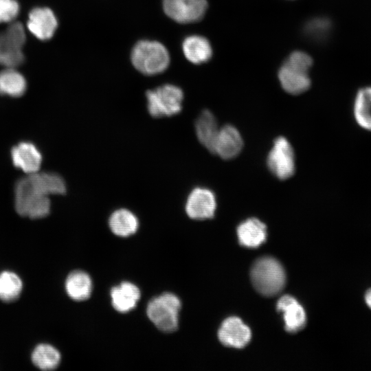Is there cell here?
<instances>
[{
  "label": "cell",
  "instance_id": "52a82bcc",
  "mask_svg": "<svg viewBox=\"0 0 371 371\" xmlns=\"http://www.w3.org/2000/svg\"><path fill=\"white\" fill-rule=\"evenodd\" d=\"M25 42V33L20 23H14L0 32V65L9 67L21 65L25 59L22 51Z\"/></svg>",
  "mask_w": 371,
  "mask_h": 371
},
{
  "label": "cell",
  "instance_id": "5bb4252c",
  "mask_svg": "<svg viewBox=\"0 0 371 371\" xmlns=\"http://www.w3.org/2000/svg\"><path fill=\"white\" fill-rule=\"evenodd\" d=\"M277 309L283 313L285 329L291 333L301 330L306 325V315L303 307L292 296L284 295L277 303Z\"/></svg>",
  "mask_w": 371,
  "mask_h": 371
},
{
  "label": "cell",
  "instance_id": "9c48e42d",
  "mask_svg": "<svg viewBox=\"0 0 371 371\" xmlns=\"http://www.w3.org/2000/svg\"><path fill=\"white\" fill-rule=\"evenodd\" d=\"M162 5L165 14L179 23L200 21L207 8L206 0H163Z\"/></svg>",
  "mask_w": 371,
  "mask_h": 371
},
{
  "label": "cell",
  "instance_id": "30bf717a",
  "mask_svg": "<svg viewBox=\"0 0 371 371\" xmlns=\"http://www.w3.org/2000/svg\"><path fill=\"white\" fill-rule=\"evenodd\" d=\"M214 193L205 188H196L189 194L186 203L188 216L194 220L212 218L216 210Z\"/></svg>",
  "mask_w": 371,
  "mask_h": 371
},
{
  "label": "cell",
  "instance_id": "7a4b0ae2",
  "mask_svg": "<svg viewBox=\"0 0 371 371\" xmlns=\"http://www.w3.org/2000/svg\"><path fill=\"white\" fill-rule=\"evenodd\" d=\"M131 58L134 67L148 76L164 72L170 60L169 52L162 43L148 40L139 41L133 46Z\"/></svg>",
  "mask_w": 371,
  "mask_h": 371
},
{
  "label": "cell",
  "instance_id": "7402d4cb",
  "mask_svg": "<svg viewBox=\"0 0 371 371\" xmlns=\"http://www.w3.org/2000/svg\"><path fill=\"white\" fill-rule=\"evenodd\" d=\"M109 226L115 235L126 238L136 233L139 221L133 212L120 208L115 210L109 216Z\"/></svg>",
  "mask_w": 371,
  "mask_h": 371
},
{
  "label": "cell",
  "instance_id": "d6986e66",
  "mask_svg": "<svg viewBox=\"0 0 371 371\" xmlns=\"http://www.w3.org/2000/svg\"><path fill=\"white\" fill-rule=\"evenodd\" d=\"M220 128L214 115L208 110L203 111L195 122V131L200 143L214 153L215 142Z\"/></svg>",
  "mask_w": 371,
  "mask_h": 371
},
{
  "label": "cell",
  "instance_id": "603a6c76",
  "mask_svg": "<svg viewBox=\"0 0 371 371\" xmlns=\"http://www.w3.org/2000/svg\"><path fill=\"white\" fill-rule=\"evenodd\" d=\"M353 114L358 125L371 131V87L362 88L357 91Z\"/></svg>",
  "mask_w": 371,
  "mask_h": 371
},
{
  "label": "cell",
  "instance_id": "484cf974",
  "mask_svg": "<svg viewBox=\"0 0 371 371\" xmlns=\"http://www.w3.org/2000/svg\"><path fill=\"white\" fill-rule=\"evenodd\" d=\"M23 284L20 278L11 271L0 273V299L5 302L16 300L20 295Z\"/></svg>",
  "mask_w": 371,
  "mask_h": 371
},
{
  "label": "cell",
  "instance_id": "f1b7e54d",
  "mask_svg": "<svg viewBox=\"0 0 371 371\" xmlns=\"http://www.w3.org/2000/svg\"><path fill=\"white\" fill-rule=\"evenodd\" d=\"M365 300L367 305L371 308V289L366 293Z\"/></svg>",
  "mask_w": 371,
  "mask_h": 371
},
{
  "label": "cell",
  "instance_id": "6da1fadb",
  "mask_svg": "<svg viewBox=\"0 0 371 371\" xmlns=\"http://www.w3.org/2000/svg\"><path fill=\"white\" fill-rule=\"evenodd\" d=\"M312 64L311 57L305 52L295 51L291 53L278 72L284 90L293 95L307 91L311 86L308 71Z\"/></svg>",
  "mask_w": 371,
  "mask_h": 371
},
{
  "label": "cell",
  "instance_id": "ffe728a7",
  "mask_svg": "<svg viewBox=\"0 0 371 371\" xmlns=\"http://www.w3.org/2000/svg\"><path fill=\"white\" fill-rule=\"evenodd\" d=\"M65 290L69 297L75 301L89 299L93 291V281L85 271L76 270L66 278Z\"/></svg>",
  "mask_w": 371,
  "mask_h": 371
},
{
  "label": "cell",
  "instance_id": "e0dca14e",
  "mask_svg": "<svg viewBox=\"0 0 371 371\" xmlns=\"http://www.w3.org/2000/svg\"><path fill=\"white\" fill-rule=\"evenodd\" d=\"M237 234L241 245L256 248L262 245L267 238L265 225L256 218H251L240 224Z\"/></svg>",
  "mask_w": 371,
  "mask_h": 371
},
{
  "label": "cell",
  "instance_id": "8fae6325",
  "mask_svg": "<svg viewBox=\"0 0 371 371\" xmlns=\"http://www.w3.org/2000/svg\"><path fill=\"white\" fill-rule=\"evenodd\" d=\"M218 337L225 346L243 348L249 344L251 333L249 328L240 318L230 317L222 323Z\"/></svg>",
  "mask_w": 371,
  "mask_h": 371
},
{
  "label": "cell",
  "instance_id": "5b68a950",
  "mask_svg": "<svg viewBox=\"0 0 371 371\" xmlns=\"http://www.w3.org/2000/svg\"><path fill=\"white\" fill-rule=\"evenodd\" d=\"M147 108L153 117H170L182 109L183 93L179 87L167 84L146 91Z\"/></svg>",
  "mask_w": 371,
  "mask_h": 371
},
{
  "label": "cell",
  "instance_id": "7c38bea8",
  "mask_svg": "<svg viewBox=\"0 0 371 371\" xmlns=\"http://www.w3.org/2000/svg\"><path fill=\"white\" fill-rule=\"evenodd\" d=\"M27 27L37 38L47 41L54 36L58 27V21L51 9L36 7L29 13Z\"/></svg>",
  "mask_w": 371,
  "mask_h": 371
},
{
  "label": "cell",
  "instance_id": "2e32d148",
  "mask_svg": "<svg viewBox=\"0 0 371 371\" xmlns=\"http://www.w3.org/2000/svg\"><path fill=\"white\" fill-rule=\"evenodd\" d=\"M110 296L114 309L121 313H126L136 307L141 297V292L137 285L125 281L113 287Z\"/></svg>",
  "mask_w": 371,
  "mask_h": 371
},
{
  "label": "cell",
  "instance_id": "4fadbf2b",
  "mask_svg": "<svg viewBox=\"0 0 371 371\" xmlns=\"http://www.w3.org/2000/svg\"><path fill=\"white\" fill-rule=\"evenodd\" d=\"M243 146V139L237 128L232 125H225L219 130L214 154L224 159H230L240 153Z\"/></svg>",
  "mask_w": 371,
  "mask_h": 371
},
{
  "label": "cell",
  "instance_id": "277c9868",
  "mask_svg": "<svg viewBox=\"0 0 371 371\" xmlns=\"http://www.w3.org/2000/svg\"><path fill=\"white\" fill-rule=\"evenodd\" d=\"M181 308V302L176 295L164 293L150 300L146 306V315L159 330L172 333L179 327Z\"/></svg>",
  "mask_w": 371,
  "mask_h": 371
},
{
  "label": "cell",
  "instance_id": "4316f807",
  "mask_svg": "<svg viewBox=\"0 0 371 371\" xmlns=\"http://www.w3.org/2000/svg\"><path fill=\"white\" fill-rule=\"evenodd\" d=\"M331 23L326 18H315L309 21L305 27L306 34L315 40H322L330 32Z\"/></svg>",
  "mask_w": 371,
  "mask_h": 371
},
{
  "label": "cell",
  "instance_id": "ba28073f",
  "mask_svg": "<svg viewBox=\"0 0 371 371\" xmlns=\"http://www.w3.org/2000/svg\"><path fill=\"white\" fill-rule=\"evenodd\" d=\"M270 171L280 179L291 177L295 172V156L293 148L284 137L275 139L267 157Z\"/></svg>",
  "mask_w": 371,
  "mask_h": 371
},
{
  "label": "cell",
  "instance_id": "3957f363",
  "mask_svg": "<svg viewBox=\"0 0 371 371\" xmlns=\"http://www.w3.org/2000/svg\"><path fill=\"white\" fill-rule=\"evenodd\" d=\"M250 275L254 288L265 296H274L285 286L284 269L280 262L272 257L257 260L251 267Z\"/></svg>",
  "mask_w": 371,
  "mask_h": 371
},
{
  "label": "cell",
  "instance_id": "83f0119b",
  "mask_svg": "<svg viewBox=\"0 0 371 371\" xmlns=\"http://www.w3.org/2000/svg\"><path fill=\"white\" fill-rule=\"evenodd\" d=\"M20 12V5L16 0H0V23L14 19Z\"/></svg>",
  "mask_w": 371,
  "mask_h": 371
},
{
  "label": "cell",
  "instance_id": "cb8c5ba5",
  "mask_svg": "<svg viewBox=\"0 0 371 371\" xmlns=\"http://www.w3.org/2000/svg\"><path fill=\"white\" fill-rule=\"evenodd\" d=\"M27 88V82L19 72L8 69L0 72V95L21 96Z\"/></svg>",
  "mask_w": 371,
  "mask_h": 371
},
{
  "label": "cell",
  "instance_id": "8992f818",
  "mask_svg": "<svg viewBox=\"0 0 371 371\" xmlns=\"http://www.w3.org/2000/svg\"><path fill=\"white\" fill-rule=\"evenodd\" d=\"M15 207L21 216L31 218L46 216L50 211L48 196L34 190L27 177L19 179L15 186Z\"/></svg>",
  "mask_w": 371,
  "mask_h": 371
},
{
  "label": "cell",
  "instance_id": "ac0fdd59",
  "mask_svg": "<svg viewBox=\"0 0 371 371\" xmlns=\"http://www.w3.org/2000/svg\"><path fill=\"white\" fill-rule=\"evenodd\" d=\"M27 178L34 190L41 194H62L66 192L65 182L58 174L36 172Z\"/></svg>",
  "mask_w": 371,
  "mask_h": 371
},
{
  "label": "cell",
  "instance_id": "44dd1931",
  "mask_svg": "<svg viewBox=\"0 0 371 371\" xmlns=\"http://www.w3.org/2000/svg\"><path fill=\"white\" fill-rule=\"evenodd\" d=\"M182 49L185 57L197 65L208 61L212 54L208 40L199 35L187 36L183 41Z\"/></svg>",
  "mask_w": 371,
  "mask_h": 371
},
{
  "label": "cell",
  "instance_id": "d4e9b609",
  "mask_svg": "<svg viewBox=\"0 0 371 371\" xmlns=\"http://www.w3.org/2000/svg\"><path fill=\"white\" fill-rule=\"evenodd\" d=\"M60 359L59 351L47 344L38 345L32 354L33 363L44 370L55 369L59 365Z\"/></svg>",
  "mask_w": 371,
  "mask_h": 371
},
{
  "label": "cell",
  "instance_id": "9a60e30c",
  "mask_svg": "<svg viewBox=\"0 0 371 371\" xmlns=\"http://www.w3.org/2000/svg\"><path fill=\"white\" fill-rule=\"evenodd\" d=\"M11 156L15 167L27 174L36 172L42 162V155L30 142H21L12 148Z\"/></svg>",
  "mask_w": 371,
  "mask_h": 371
}]
</instances>
